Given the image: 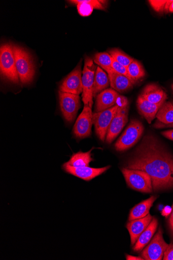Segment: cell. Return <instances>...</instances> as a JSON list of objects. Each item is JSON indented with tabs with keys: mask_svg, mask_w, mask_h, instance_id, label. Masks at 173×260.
Instances as JSON below:
<instances>
[{
	"mask_svg": "<svg viewBox=\"0 0 173 260\" xmlns=\"http://www.w3.org/2000/svg\"><path fill=\"white\" fill-rule=\"evenodd\" d=\"M13 45L10 43L2 45L0 48V70L4 78L17 84L19 82V78L17 72Z\"/></svg>",
	"mask_w": 173,
	"mask_h": 260,
	"instance_id": "cell-3",
	"label": "cell"
},
{
	"mask_svg": "<svg viewBox=\"0 0 173 260\" xmlns=\"http://www.w3.org/2000/svg\"><path fill=\"white\" fill-rule=\"evenodd\" d=\"M93 123L92 108L89 106H84L83 110L78 118L74 126L73 132L80 139L90 136Z\"/></svg>",
	"mask_w": 173,
	"mask_h": 260,
	"instance_id": "cell-13",
	"label": "cell"
},
{
	"mask_svg": "<svg viewBox=\"0 0 173 260\" xmlns=\"http://www.w3.org/2000/svg\"><path fill=\"white\" fill-rule=\"evenodd\" d=\"M156 117L158 121L165 124L173 123V104L165 102L159 109Z\"/></svg>",
	"mask_w": 173,
	"mask_h": 260,
	"instance_id": "cell-24",
	"label": "cell"
},
{
	"mask_svg": "<svg viewBox=\"0 0 173 260\" xmlns=\"http://www.w3.org/2000/svg\"><path fill=\"white\" fill-rule=\"evenodd\" d=\"M126 258L127 260H143L144 259L142 257L134 256L130 255H127Z\"/></svg>",
	"mask_w": 173,
	"mask_h": 260,
	"instance_id": "cell-35",
	"label": "cell"
},
{
	"mask_svg": "<svg viewBox=\"0 0 173 260\" xmlns=\"http://www.w3.org/2000/svg\"><path fill=\"white\" fill-rule=\"evenodd\" d=\"M172 103L173 104V102H172ZM154 127L156 128H173V123L169 124H165L161 122H160L159 121H157L155 123V124L154 125Z\"/></svg>",
	"mask_w": 173,
	"mask_h": 260,
	"instance_id": "cell-31",
	"label": "cell"
},
{
	"mask_svg": "<svg viewBox=\"0 0 173 260\" xmlns=\"http://www.w3.org/2000/svg\"><path fill=\"white\" fill-rule=\"evenodd\" d=\"M110 85L108 75L100 67H96L93 87V98H96L98 94L107 89Z\"/></svg>",
	"mask_w": 173,
	"mask_h": 260,
	"instance_id": "cell-22",
	"label": "cell"
},
{
	"mask_svg": "<svg viewBox=\"0 0 173 260\" xmlns=\"http://www.w3.org/2000/svg\"><path fill=\"white\" fill-rule=\"evenodd\" d=\"M157 198V196H152L134 206L130 211L129 220L143 218L149 214L150 209Z\"/></svg>",
	"mask_w": 173,
	"mask_h": 260,
	"instance_id": "cell-21",
	"label": "cell"
},
{
	"mask_svg": "<svg viewBox=\"0 0 173 260\" xmlns=\"http://www.w3.org/2000/svg\"><path fill=\"white\" fill-rule=\"evenodd\" d=\"M92 149L85 153L79 152L73 154L70 160L65 164L74 168L89 167L90 162L93 160L91 154Z\"/></svg>",
	"mask_w": 173,
	"mask_h": 260,
	"instance_id": "cell-23",
	"label": "cell"
},
{
	"mask_svg": "<svg viewBox=\"0 0 173 260\" xmlns=\"http://www.w3.org/2000/svg\"><path fill=\"white\" fill-rule=\"evenodd\" d=\"M126 168L145 172L155 192L173 188V155L152 134H147L129 158Z\"/></svg>",
	"mask_w": 173,
	"mask_h": 260,
	"instance_id": "cell-1",
	"label": "cell"
},
{
	"mask_svg": "<svg viewBox=\"0 0 173 260\" xmlns=\"http://www.w3.org/2000/svg\"><path fill=\"white\" fill-rule=\"evenodd\" d=\"M171 0H169V1H167L166 4L165 9H164V13L167 14L169 13V8L170 4L171 3Z\"/></svg>",
	"mask_w": 173,
	"mask_h": 260,
	"instance_id": "cell-36",
	"label": "cell"
},
{
	"mask_svg": "<svg viewBox=\"0 0 173 260\" xmlns=\"http://www.w3.org/2000/svg\"><path fill=\"white\" fill-rule=\"evenodd\" d=\"M112 68L117 74L128 77L127 68L113 60Z\"/></svg>",
	"mask_w": 173,
	"mask_h": 260,
	"instance_id": "cell-29",
	"label": "cell"
},
{
	"mask_svg": "<svg viewBox=\"0 0 173 260\" xmlns=\"http://www.w3.org/2000/svg\"><path fill=\"white\" fill-rule=\"evenodd\" d=\"M96 67L92 58L86 56L82 74L83 102L85 106L92 107L93 87Z\"/></svg>",
	"mask_w": 173,
	"mask_h": 260,
	"instance_id": "cell-6",
	"label": "cell"
},
{
	"mask_svg": "<svg viewBox=\"0 0 173 260\" xmlns=\"http://www.w3.org/2000/svg\"><path fill=\"white\" fill-rule=\"evenodd\" d=\"M169 13H173V1H172L169 8Z\"/></svg>",
	"mask_w": 173,
	"mask_h": 260,
	"instance_id": "cell-37",
	"label": "cell"
},
{
	"mask_svg": "<svg viewBox=\"0 0 173 260\" xmlns=\"http://www.w3.org/2000/svg\"><path fill=\"white\" fill-rule=\"evenodd\" d=\"M113 60L111 55L107 52L97 53L94 55L93 59L94 62L99 66L107 73L112 69Z\"/></svg>",
	"mask_w": 173,
	"mask_h": 260,
	"instance_id": "cell-26",
	"label": "cell"
},
{
	"mask_svg": "<svg viewBox=\"0 0 173 260\" xmlns=\"http://www.w3.org/2000/svg\"><path fill=\"white\" fill-rule=\"evenodd\" d=\"M158 225V220L153 218L151 222L140 236L133 247L135 252L141 251L150 242L155 234Z\"/></svg>",
	"mask_w": 173,
	"mask_h": 260,
	"instance_id": "cell-20",
	"label": "cell"
},
{
	"mask_svg": "<svg viewBox=\"0 0 173 260\" xmlns=\"http://www.w3.org/2000/svg\"><path fill=\"white\" fill-rule=\"evenodd\" d=\"M107 73L112 88L118 92H125L133 88L134 84L128 77L117 74L113 69Z\"/></svg>",
	"mask_w": 173,
	"mask_h": 260,
	"instance_id": "cell-19",
	"label": "cell"
},
{
	"mask_svg": "<svg viewBox=\"0 0 173 260\" xmlns=\"http://www.w3.org/2000/svg\"><path fill=\"white\" fill-rule=\"evenodd\" d=\"M144 131V127L137 120H131L124 132L117 141L115 148L118 152L126 151L133 147L139 141Z\"/></svg>",
	"mask_w": 173,
	"mask_h": 260,
	"instance_id": "cell-5",
	"label": "cell"
},
{
	"mask_svg": "<svg viewBox=\"0 0 173 260\" xmlns=\"http://www.w3.org/2000/svg\"><path fill=\"white\" fill-rule=\"evenodd\" d=\"M168 246L163 239V232L160 227L153 239L142 251L141 257L146 260L162 259Z\"/></svg>",
	"mask_w": 173,
	"mask_h": 260,
	"instance_id": "cell-10",
	"label": "cell"
},
{
	"mask_svg": "<svg viewBox=\"0 0 173 260\" xmlns=\"http://www.w3.org/2000/svg\"><path fill=\"white\" fill-rule=\"evenodd\" d=\"M172 208L169 206H166L163 209L162 213V215L164 216H167L171 214Z\"/></svg>",
	"mask_w": 173,
	"mask_h": 260,
	"instance_id": "cell-34",
	"label": "cell"
},
{
	"mask_svg": "<svg viewBox=\"0 0 173 260\" xmlns=\"http://www.w3.org/2000/svg\"><path fill=\"white\" fill-rule=\"evenodd\" d=\"M129 104L121 106L114 117L108 129L106 141L111 144L125 126L128 121Z\"/></svg>",
	"mask_w": 173,
	"mask_h": 260,
	"instance_id": "cell-12",
	"label": "cell"
},
{
	"mask_svg": "<svg viewBox=\"0 0 173 260\" xmlns=\"http://www.w3.org/2000/svg\"><path fill=\"white\" fill-rule=\"evenodd\" d=\"M121 172L128 185L133 190L145 193L153 192L152 178L145 172L126 168Z\"/></svg>",
	"mask_w": 173,
	"mask_h": 260,
	"instance_id": "cell-4",
	"label": "cell"
},
{
	"mask_svg": "<svg viewBox=\"0 0 173 260\" xmlns=\"http://www.w3.org/2000/svg\"><path fill=\"white\" fill-rule=\"evenodd\" d=\"M109 53L114 60L127 68L134 60L132 57L118 49H112Z\"/></svg>",
	"mask_w": 173,
	"mask_h": 260,
	"instance_id": "cell-27",
	"label": "cell"
},
{
	"mask_svg": "<svg viewBox=\"0 0 173 260\" xmlns=\"http://www.w3.org/2000/svg\"><path fill=\"white\" fill-rule=\"evenodd\" d=\"M171 89L173 90V84H172V85H171Z\"/></svg>",
	"mask_w": 173,
	"mask_h": 260,
	"instance_id": "cell-38",
	"label": "cell"
},
{
	"mask_svg": "<svg viewBox=\"0 0 173 260\" xmlns=\"http://www.w3.org/2000/svg\"><path fill=\"white\" fill-rule=\"evenodd\" d=\"M164 103L153 104L140 96L137 99L136 105L140 114L145 118L148 123L151 124Z\"/></svg>",
	"mask_w": 173,
	"mask_h": 260,
	"instance_id": "cell-18",
	"label": "cell"
},
{
	"mask_svg": "<svg viewBox=\"0 0 173 260\" xmlns=\"http://www.w3.org/2000/svg\"><path fill=\"white\" fill-rule=\"evenodd\" d=\"M153 217L149 214L144 218L130 221L127 225L131 238V245L136 243L140 236L151 222Z\"/></svg>",
	"mask_w": 173,
	"mask_h": 260,
	"instance_id": "cell-17",
	"label": "cell"
},
{
	"mask_svg": "<svg viewBox=\"0 0 173 260\" xmlns=\"http://www.w3.org/2000/svg\"><path fill=\"white\" fill-rule=\"evenodd\" d=\"M168 226L173 238V208L168 220Z\"/></svg>",
	"mask_w": 173,
	"mask_h": 260,
	"instance_id": "cell-32",
	"label": "cell"
},
{
	"mask_svg": "<svg viewBox=\"0 0 173 260\" xmlns=\"http://www.w3.org/2000/svg\"><path fill=\"white\" fill-rule=\"evenodd\" d=\"M128 104L127 98L113 88H108L98 94L96 97L95 112L107 110L116 105H126Z\"/></svg>",
	"mask_w": 173,
	"mask_h": 260,
	"instance_id": "cell-8",
	"label": "cell"
},
{
	"mask_svg": "<svg viewBox=\"0 0 173 260\" xmlns=\"http://www.w3.org/2000/svg\"><path fill=\"white\" fill-rule=\"evenodd\" d=\"M161 134L168 139L173 140V129L162 132Z\"/></svg>",
	"mask_w": 173,
	"mask_h": 260,
	"instance_id": "cell-33",
	"label": "cell"
},
{
	"mask_svg": "<svg viewBox=\"0 0 173 260\" xmlns=\"http://www.w3.org/2000/svg\"><path fill=\"white\" fill-rule=\"evenodd\" d=\"M63 168L67 173L84 180L89 181L102 174L108 171L111 167L98 169L91 168L89 167L74 168L65 163Z\"/></svg>",
	"mask_w": 173,
	"mask_h": 260,
	"instance_id": "cell-14",
	"label": "cell"
},
{
	"mask_svg": "<svg viewBox=\"0 0 173 260\" xmlns=\"http://www.w3.org/2000/svg\"><path fill=\"white\" fill-rule=\"evenodd\" d=\"M148 3L156 12L160 13H164L166 0H150Z\"/></svg>",
	"mask_w": 173,
	"mask_h": 260,
	"instance_id": "cell-28",
	"label": "cell"
},
{
	"mask_svg": "<svg viewBox=\"0 0 173 260\" xmlns=\"http://www.w3.org/2000/svg\"><path fill=\"white\" fill-rule=\"evenodd\" d=\"M60 109L64 119L72 122L76 119L81 107L80 98L78 94L59 91Z\"/></svg>",
	"mask_w": 173,
	"mask_h": 260,
	"instance_id": "cell-9",
	"label": "cell"
},
{
	"mask_svg": "<svg viewBox=\"0 0 173 260\" xmlns=\"http://www.w3.org/2000/svg\"><path fill=\"white\" fill-rule=\"evenodd\" d=\"M140 96L148 102L158 104L164 103L167 99L165 91L157 84L147 85L143 89Z\"/></svg>",
	"mask_w": 173,
	"mask_h": 260,
	"instance_id": "cell-16",
	"label": "cell"
},
{
	"mask_svg": "<svg viewBox=\"0 0 173 260\" xmlns=\"http://www.w3.org/2000/svg\"><path fill=\"white\" fill-rule=\"evenodd\" d=\"M68 2L77 6L79 14L83 17L90 16L93 10L105 11L108 3L103 0H73Z\"/></svg>",
	"mask_w": 173,
	"mask_h": 260,
	"instance_id": "cell-15",
	"label": "cell"
},
{
	"mask_svg": "<svg viewBox=\"0 0 173 260\" xmlns=\"http://www.w3.org/2000/svg\"><path fill=\"white\" fill-rule=\"evenodd\" d=\"M82 62L64 79L60 86V91L78 94L83 93Z\"/></svg>",
	"mask_w": 173,
	"mask_h": 260,
	"instance_id": "cell-11",
	"label": "cell"
},
{
	"mask_svg": "<svg viewBox=\"0 0 173 260\" xmlns=\"http://www.w3.org/2000/svg\"><path fill=\"white\" fill-rule=\"evenodd\" d=\"M17 72L19 80L24 85L32 82L36 74V67L30 53L22 47L13 45Z\"/></svg>",
	"mask_w": 173,
	"mask_h": 260,
	"instance_id": "cell-2",
	"label": "cell"
},
{
	"mask_svg": "<svg viewBox=\"0 0 173 260\" xmlns=\"http://www.w3.org/2000/svg\"><path fill=\"white\" fill-rule=\"evenodd\" d=\"M164 260H173V243L168 245L163 257Z\"/></svg>",
	"mask_w": 173,
	"mask_h": 260,
	"instance_id": "cell-30",
	"label": "cell"
},
{
	"mask_svg": "<svg viewBox=\"0 0 173 260\" xmlns=\"http://www.w3.org/2000/svg\"><path fill=\"white\" fill-rule=\"evenodd\" d=\"M125 106V105H123ZM123 106L116 105L107 110L93 113V123L98 138L105 141L108 129L119 108Z\"/></svg>",
	"mask_w": 173,
	"mask_h": 260,
	"instance_id": "cell-7",
	"label": "cell"
},
{
	"mask_svg": "<svg viewBox=\"0 0 173 260\" xmlns=\"http://www.w3.org/2000/svg\"><path fill=\"white\" fill-rule=\"evenodd\" d=\"M128 77L134 84L145 76L143 66L138 60L134 59L127 67Z\"/></svg>",
	"mask_w": 173,
	"mask_h": 260,
	"instance_id": "cell-25",
	"label": "cell"
}]
</instances>
